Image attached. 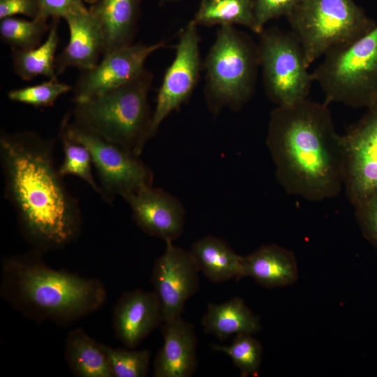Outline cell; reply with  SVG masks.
Wrapping results in <instances>:
<instances>
[{
    "mask_svg": "<svg viewBox=\"0 0 377 377\" xmlns=\"http://www.w3.org/2000/svg\"><path fill=\"white\" fill-rule=\"evenodd\" d=\"M69 29L67 45L56 58L57 75L69 67L87 71L99 61L103 50V37L98 22L85 6L64 18Z\"/></svg>",
    "mask_w": 377,
    "mask_h": 377,
    "instance_id": "16",
    "label": "cell"
},
{
    "mask_svg": "<svg viewBox=\"0 0 377 377\" xmlns=\"http://www.w3.org/2000/svg\"><path fill=\"white\" fill-rule=\"evenodd\" d=\"M16 15H23L31 19L39 16L38 0H0V20Z\"/></svg>",
    "mask_w": 377,
    "mask_h": 377,
    "instance_id": "33",
    "label": "cell"
},
{
    "mask_svg": "<svg viewBox=\"0 0 377 377\" xmlns=\"http://www.w3.org/2000/svg\"><path fill=\"white\" fill-rule=\"evenodd\" d=\"M64 159L59 167L62 177L73 175L82 179L93 191L101 196V190L98 182L92 173V159L89 149L82 144L68 138L59 131Z\"/></svg>",
    "mask_w": 377,
    "mask_h": 377,
    "instance_id": "27",
    "label": "cell"
},
{
    "mask_svg": "<svg viewBox=\"0 0 377 377\" xmlns=\"http://www.w3.org/2000/svg\"><path fill=\"white\" fill-rule=\"evenodd\" d=\"M163 324V342L154 361V376H191L198 364L193 325L182 316Z\"/></svg>",
    "mask_w": 377,
    "mask_h": 377,
    "instance_id": "17",
    "label": "cell"
},
{
    "mask_svg": "<svg viewBox=\"0 0 377 377\" xmlns=\"http://www.w3.org/2000/svg\"><path fill=\"white\" fill-rule=\"evenodd\" d=\"M130 207L135 224L145 233L165 242L183 233L186 212L182 203L168 191L145 187L124 199Z\"/></svg>",
    "mask_w": 377,
    "mask_h": 377,
    "instance_id": "14",
    "label": "cell"
},
{
    "mask_svg": "<svg viewBox=\"0 0 377 377\" xmlns=\"http://www.w3.org/2000/svg\"><path fill=\"white\" fill-rule=\"evenodd\" d=\"M302 0H255L256 34H260L269 20L288 13Z\"/></svg>",
    "mask_w": 377,
    "mask_h": 377,
    "instance_id": "30",
    "label": "cell"
},
{
    "mask_svg": "<svg viewBox=\"0 0 377 377\" xmlns=\"http://www.w3.org/2000/svg\"><path fill=\"white\" fill-rule=\"evenodd\" d=\"M140 3V0H97L89 8L101 29L103 56L133 44Z\"/></svg>",
    "mask_w": 377,
    "mask_h": 377,
    "instance_id": "18",
    "label": "cell"
},
{
    "mask_svg": "<svg viewBox=\"0 0 377 377\" xmlns=\"http://www.w3.org/2000/svg\"><path fill=\"white\" fill-rule=\"evenodd\" d=\"M199 271L210 281L221 283L244 277V256L237 254L222 239L207 235L189 250Z\"/></svg>",
    "mask_w": 377,
    "mask_h": 377,
    "instance_id": "20",
    "label": "cell"
},
{
    "mask_svg": "<svg viewBox=\"0 0 377 377\" xmlns=\"http://www.w3.org/2000/svg\"><path fill=\"white\" fill-rule=\"evenodd\" d=\"M344 188L353 205L377 193V110H369L342 135Z\"/></svg>",
    "mask_w": 377,
    "mask_h": 377,
    "instance_id": "12",
    "label": "cell"
},
{
    "mask_svg": "<svg viewBox=\"0 0 377 377\" xmlns=\"http://www.w3.org/2000/svg\"><path fill=\"white\" fill-rule=\"evenodd\" d=\"M326 103L304 99L271 111L266 143L279 184L290 194L318 202L344 187L345 149Z\"/></svg>",
    "mask_w": 377,
    "mask_h": 377,
    "instance_id": "2",
    "label": "cell"
},
{
    "mask_svg": "<svg viewBox=\"0 0 377 377\" xmlns=\"http://www.w3.org/2000/svg\"><path fill=\"white\" fill-rule=\"evenodd\" d=\"M50 27L47 19L38 16L31 20L16 17L1 20L0 36L12 50H28L41 44V40Z\"/></svg>",
    "mask_w": 377,
    "mask_h": 377,
    "instance_id": "25",
    "label": "cell"
},
{
    "mask_svg": "<svg viewBox=\"0 0 377 377\" xmlns=\"http://www.w3.org/2000/svg\"><path fill=\"white\" fill-rule=\"evenodd\" d=\"M59 131L89 149L105 202L110 203L117 196L124 199L153 185L154 173L140 156L75 123L70 113L64 117Z\"/></svg>",
    "mask_w": 377,
    "mask_h": 377,
    "instance_id": "8",
    "label": "cell"
},
{
    "mask_svg": "<svg viewBox=\"0 0 377 377\" xmlns=\"http://www.w3.org/2000/svg\"><path fill=\"white\" fill-rule=\"evenodd\" d=\"M201 325L205 333L220 340L239 333L253 334L262 330L258 317L238 297L221 304L209 303Z\"/></svg>",
    "mask_w": 377,
    "mask_h": 377,
    "instance_id": "21",
    "label": "cell"
},
{
    "mask_svg": "<svg viewBox=\"0 0 377 377\" xmlns=\"http://www.w3.org/2000/svg\"><path fill=\"white\" fill-rule=\"evenodd\" d=\"M163 322L162 306L154 291L124 292L114 307L115 336L128 348L138 346Z\"/></svg>",
    "mask_w": 377,
    "mask_h": 377,
    "instance_id": "15",
    "label": "cell"
},
{
    "mask_svg": "<svg viewBox=\"0 0 377 377\" xmlns=\"http://www.w3.org/2000/svg\"><path fill=\"white\" fill-rule=\"evenodd\" d=\"M244 267L245 276L266 288L290 286L298 278L294 254L274 244L263 245L244 256Z\"/></svg>",
    "mask_w": 377,
    "mask_h": 377,
    "instance_id": "19",
    "label": "cell"
},
{
    "mask_svg": "<svg viewBox=\"0 0 377 377\" xmlns=\"http://www.w3.org/2000/svg\"><path fill=\"white\" fill-rule=\"evenodd\" d=\"M200 43L198 26L191 20L179 34L174 59L158 91L151 123L152 138L164 119L186 102L195 89L202 68Z\"/></svg>",
    "mask_w": 377,
    "mask_h": 377,
    "instance_id": "10",
    "label": "cell"
},
{
    "mask_svg": "<svg viewBox=\"0 0 377 377\" xmlns=\"http://www.w3.org/2000/svg\"><path fill=\"white\" fill-rule=\"evenodd\" d=\"M199 272L189 251L165 242L151 274L154 292L162 306L163 323L182 316L186 302L199 288Z\"/></svg>",
    "mask_w": 377,
    "mask_h": 377,
    "instance_id": "11",
    "label": "cell"
},
{
    "mask_svg": "<svg viewBox=\"0 0 377 377\" xmlns=\"http://www.w3.org/2000/svg\"><path fill=\"white\" fill-rule=\"evenodd\" d=\"M211 348L228 355L242 377L258 375L263 356L260 342L251 334L239 333L230 345L212 344Z\"/></svg>",
    "mask_w": 377,
    "mask_h": 377,
    "instance_id": "26",
    "label": "cell"
},
{
    "mask_svg": "<svg viewBox=\"0 0 377 377\" xmlns=\"http://www.w3.org/2000/svg\"><path fill=\"white\" fill-rule=\"evenodd\" d=\"M165 43H133L106 55L94 68L82 71L74 89L73 101L81 102L117 88L140 75L145 63Z\"/></svg>",
    "mask_w": 377,
    "mask_h": 377,
    "instance_id": "13",
    "label": "cell"
},
{
    "mask_svg": "<svg viewBox=\"0 0 377 377\" xmlns=\"http://www.w3.org/2000/svg\"><path fill=\"white\" fill-rule=\"evenodd\" d=\"M312 74L327 105L377 110V22L365 35L325 54Z\"/></svg>",
    "mask_w": 377,
    "mask_h": 377,
    "instance_id": "6",
    "label": "cell"
},
{
    "mask_svg": "<svg viewBox=\"0 0 377 377\" xmlns=\"http://www.w3.org/2000/svg\"><path fill=\"white\" fill-rule=\"evenodd\" d=\"M112 377H145L147 375L151 353L133 348H114L101 343Z\"/></svg>",
    "mask_w": 377,
    "mask_h": 377,
    "instance_id": "28",
    "label": "cell"
},
{
    "mask_svg": "<svg viewBox=\"0 0 377 377\" xmlns=\"http://www.w3.org/2000/svg\"><path fill=\"white\" fill-rule=\"evenodd\" d=\"M259 66L258 44L234 26H221L203 64L209 111L239 110L254 93Z\"/></svg>",
    "mask_w": 377,
    "mask_h": 377,
    "instance_id": "5",
    "label": "cell"
},
{
    "mask_svg": "<svg viewBox=\"0 0 377 377\" xmlns=\"http://www.w3.org/2000/svg\"><path fill=\"white\" fill-rule=\"evenodd\" d=\"M58 19H52L46 40L28 50H12L13 71L24 80L38 76L57 79L56 52L59 43Z\"/></svg>",
    "mask_w": 377,
    "mask_h": 377,
    "instance_id": "23",
    "label": "cell"
},
{
    "mask_svg": "<svg viewBox=\"0 0 377 377\" xmlns=\"http://www.w3.org/2000/svg\"><path fill=\"white\" fill-rule=\"evenodd\" d=\"M161 1H182V0H161Z\"/></svg>",
    "mask_w": 377,
    "mask_h": 377,
    "instance_id": "35",
    "label": "cell"
},
{
    "mask_svg": "<svg viewBox=\"0 0 377 377\" xmlns=\"http://www.w3.org/2000/svg\"><path fill=\"white\" fill-rule=\"evenodd\" d=\"M255 0H200L192 20L197 26L239 24L256 33Z\"/></svg>",
    "mask_w": 377,
    "mask_h": 377,
    "instance_id": "24",
    "label": "cell"
},
{
    "mask_svg": "<svg viewBox=\"0 0 377 377\" xmlns=\"http://www.w3.org/2000/svg\"><path fill=\"white\" fill-rule=\"evenodd\" d=\"M152 75L145 70L133 80L88 100L75 103L71 119L104 139L140 156L152 138L148 94Z\"/></svg>",
    "mask_w": 377,
    "mask_h": 377,
    "instance_id": "4",
    "label": "cell"
},
{
    "mask_svg": "<svg viewBox=\"0 0 377 377\" xmlns=\"http://www.w3.org/2000/svg\"><path fill=\"white\" fill-rule=\"evenodd\" d=\"M71 87L61 82L58 79H49L43 83L10 90L8 98L34 108H47L52 106L62 95L68 93Z\"/></svg>",
    "mask_w": 377,
    "mask_h": 377,
    "instance_id": "29",
    "label": "cell"
},
{
    "mask_svg": "<svg viewBox=\"0 0 377 377\" xmlns=\"http://www.w3.org/2000/svg\"><path fill=\"white\" fill-rule=\"evenodd\" d=\"M43 254L32 249L3 260L0 295L13 309L37 322L66 326L104 305L107 292L99 279L54 269Z\"/></svg>",
    "mask_w": 377,
    "mask_h": 377,
    "instance_id": "3",
    "label": "cell"
},
{
    "mask_svg": "<svg viewBox=\"0 0 377 377\" xmlns=\"http://www.w3.org/2000/svg\"><path fill=\"white\" fill-rule=\"evenodd\" d=\"M83 2L89 3V4H94L97 0H82Z\"/></svg>",
    "mask_w": 377,
    "mask_h": 377,
    "instance_id": "34",
    "label": "cell"
},
{
    "mask_svg": "<svg viewBox=\"0 0 377 377\" xmlns=\"http://www.w3.org/2000/svg\"><path fill=\"white\" fill-rule=\"evenodd\" d=\"M286 18L309 67L330 50L363 36L376 24L353 0H302Z\"/></svg>",
    "mask_w": 377,
    "mask_h": 377,
    "instance_id": "7",
    "label": "cell"
},
{
    "mask_svg": "<svg viewBox=\"0 0 377 377\" xmlns=\"http://www.w3.org/2000/svg\"><path fill=\"white\" fill-rule=\"evenodd\" d=\"M54 147V139L31 131L0 133L4 196L25 240L43 253L74 242L83 226L78 201L56 165Z\"/></svg>",
    "mask_w": 377,
    "mask_h": 377,
    "instance_id": "1",
    "label": "cell"
},
{
    "mask_svg": "<svg viewBox=\"0 0 377 377\" xmlns=\"http://www.w3.org/2000/svg\"><path fill=\"white\" fill-rule=\"evenodd\" d=\"M64 357L69 369L79 377H112L101 343L82 329L71 330L65 341Z\"/></svg>",
    "mask_w": 377,
    "mask_h": 377,
    "instance_id": "22",
    "label": "cell"
},
{
    "mask_svg": "<svg viewBox=\"0 0 377 377\" xmlns=\"http://www.w3.org/2000/svg\"><path fill=\"white\" fill-rule=\"evenodd\" d=\"M39 16L47 19L64 18L70 13L84 6L82 0H38Z\"/></svg>",
    "mask_w": 377,
    "mask_h": 377,
    "instance_id": "32",
    "label": "cell"
},
{
    "mask_svg": "<svg viewBox=\"0 0 377 377\" xmlns=\"http://www.w3.org/2000/svg\"><path fill=\"white\" fill-rule=\"evenodd\" d=\"M354 206L363 234L377 247V193L369 196Z\"/></svg>",
    "mask_w": 377,
    "mask_h": 377,
    "instance_id": "31",
    "label": "cell"
},
{
    "mask_svg": "<svg viewBox=\"0 0 377 377\" xmlns=\"http://www.w3.org/2000/svg\"><path fill=\"white\" fill-rule=\"evenodd\" d=\"M259 35V62L267 97L277 106L307 98L314 81L296 38L276 27L264 29Z\"/></svg>",
    "mask_w": 377,
    "mask_h": 377,
    "instance_id": "9",
    "label": "cell"
}]
</instances>
